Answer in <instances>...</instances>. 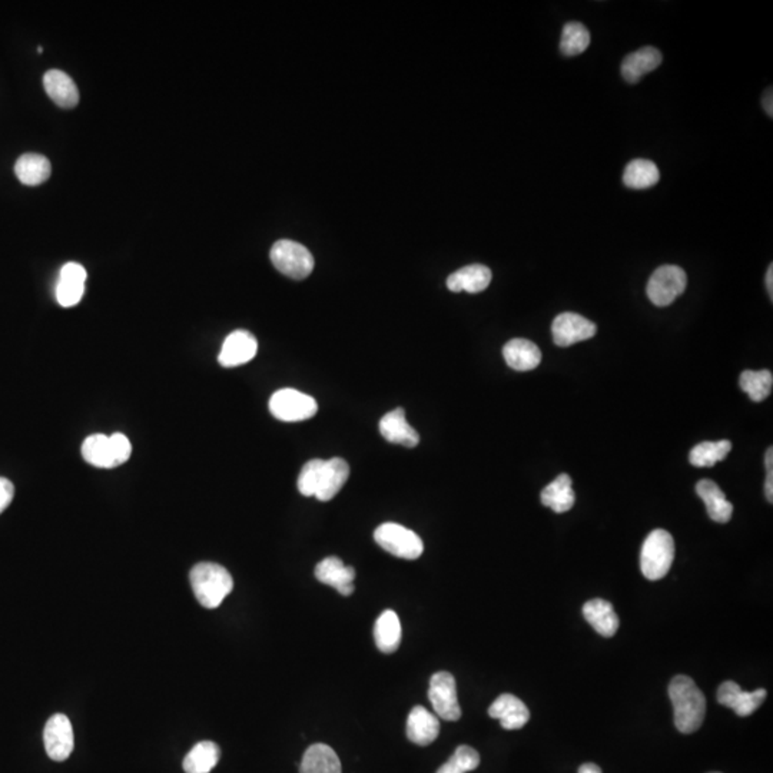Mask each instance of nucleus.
Listing matches in <instances>:
<instances>
[{"instance_id":"c756f323","label":"nucleus","mask_w":773,"mask_h":773,"mask_svg":"<svg viewBox=\"0 0 773 773\" xmlns=\"http://www.w3.org/2000/svg\"><path fill=\"white\" fill-rule=\"evenodd\" d=\"M221 751L214 742H200L184 759L185 773H210L218 763Z\"/></svg>"},{"instance_id":"39448f33","label":"nucleus","mask_w":773,"mask_h":773,"mask_svg":"<svg viewBox=\"0 0 773 773\" xmlns=\"http://www.w3.org/2000/svg\"><path fill=\"white\" fill-rule=\"evenodd\" d=\"M374 540L385 552L399 559L415 560L424 552V543L415 531L397 523H384L374 531Z\"/></svg>"},{"instance_id":"37998d69","label":"nucleus","mask_w":773,"mask_h":773,"mask_svg":"<svg viewBox=\"0 0 773 773\" xmlns=\"http://www.w3.org/2000/svg\"><path fill=\"white\" fill-rule=\"evenodd\" d=\"M766 472L773 473V448L769 447V450L766 451L765 457Z\"/></svg>"},{"instance_id":"dca6fc26","label":"nucleus","mask_w":773,"mask_h":773,"mask_svg":"<svg viewBox=\"0 0 773 773\" xmlns=\"http://www.w3.org/2000/svg\"><path fill=\"white\" fill-rule=\"evenodd\" d=\"M489 715L498 719L501 727L506 730L522 729L530 719V711L524 702L510 694L498 696L489 708Z\"/></svg>"},{"instance_id":"6e6552de","label":"nucleus","mask_w":773,"mask_h":773,"mask_svg":"<svg viewBox=\"0 0 773 773\" xmlns=\"http://www.w3.org/2000/svg\"><path fill=\"white\" fill-rule=\"evenodd\" d=\"M430 703L439 718L456 722L461 718L458 703L457 685L454 676L448 672H437L432 676L429 687Z\"/></svg>"},{"instance_id":"7c9ffc66","label":"nucleus","mask_w":773,"mask_h":773,"mask_svg":"<svg viewBox=\"0 0 773 773\" xmlns=\"http://www.w3.org/2000/svg\"><path fill=\"white\" fill-rule=\"evenodd\" d=\"M661 172L656 164L649 160H633L626 167L623 184L630 189H647L656 185Z\"/></svg>"},{"instance_id":"72a5a7b5","label":"nucleus","mask_w":773,"mask_h":773,"mask_svg":"<svg viewBox=\"0 0 773 773\" xmlns=\"http://www.w3.org/2000/svg\"><path fill=\"white\" fill-rule=\"evenodd\" d=\"M741 389L744 392H748L756 403H761L763 399H768L772 392L773 375L770 371H751L746 370L741 375Z\"/></svg>"},{"instance_id":"cd10ccee","label":"nucleus","mask_w":773,"mask_h":773,"mask_svg":"<svg viewBox=\"0 0 773 773\" xmlns=\"http://www.w3.org/2000/svg\"><path fill=\"white\" fill-rule=\"evenodd\" d=\"M375 645L382 654H394L401 643V623L392 610L380 614L374 626Z\"/></svg>"},{"instance_id":"4be33fe9","label":"nucleus","mask_w":773,"mask_h":773,"mask_svg":"<svg viewBox=\"0 0 773 773\" xmlns=\"http://www.w3.org/2000/svg\"><path fill=\"white\" fill-rule=\"evenodd\" d=\"M662 63V53L654 46L642 47L626 56L621 62V75L629 84H637L645 75L656 70Z\"/></svg>"},{"instance_id":"f704fd0d","label":"nucleus","mask_w":773,"mask_h":773,"mask_svg":"<svg viewBox=\"0 0 773 773\" xmlns=\"http://www.w3.org/2000/svg\"><path fill=\"white\" fill-rule=\"evenodd\" d=\"M480 765V755L476 749L467 744H461L454 752L448 762L444 763L437 773H467L477 769Z\"/></svg>"},{"instance_id":"b1692460","label":"nucleus","mask_w":773,"mask_h":773,"mask_svg":"<svg viewBox=\"0 0 773 773\" xmlns=\"http://www.w3.org/2000/svg\"><path fill=\"white\" fill-rule=\"evenodd\" d=\"M586 621L603 637H613L621 625L612 603L603 599L588 600L583 606Z\"/></svg>"},{"instance_id":"f8f14e48","label":"nucleus","mask_w":773,"mask_h":773,"mask_svg":"<svg viewBox=\"0 0 773 773\" xmlns=\"http://www.w3.org/2000/svg\"><path fill=\"white\" fill-rule=\"evenodd\" d=\"M768 692L756 689L744 692L737 683L728 680L718 689V702L727 708L734 709L737 716H749L765 702Z\"/></svg>"},{"instance_id":"2f4dec72","label":"nucleus","mask_w":773,"mask_h":773,"mask_svg":"<svg viewBox=\"0 0 773 773\" xmlns=\"http://www.w3.org/2000/svg\"><path fill=\"white\" fill-rule=\"evenodd\" d=\"M730 450H732V443L728 440L715 441V443L704 441L692 448L689 460L695 467H713L719 461L725 460Z\"/></svg>"},{"instance_id":"7ed1b4c3","label":"nucleus","mask_w":773,"mask_h":773,"mask_svg":"<svg viewBox=\"0 0 773 773\" xmlns=\"http://www.w3.org/2000/svg\"><path fill=\"white\" fill-rule=\"evenodd\" d=\"M675 559V541L670 533L662 529L652 531L643 543L640 569L647 580L663 579L670 571Z\"/></svg>"},{"instance_id":"c9c22d12","label":"nucleus","mask_w":773,"mask_h":773,"mask_svg":"<svg viewBox=\"0 0 773 773\" xmlns=\"http://www.w3.org/2000/svg\"><path fill=\"white\" fill-rule=\"evenodd\" d=\"M324 460L308 461L302 467L300 477H298V490L305 498H314L316 496L317 483H318V474H320L321 465Z\"/></svg>"},{"instance_id":"9d476101","label":"nucleus","mask_w":773,"mask_h":773,"mask_svg":"<svg viewBox=\"0 0 773 773\" xmlns=\"http://www.w3.org/2000/svg\"><path fill=\"white\" fill-rule=\"evenodd\" d=\"M597 327L585 317L563 313L555 317L552 325L553 341L559 347H571L595 337Z\"/></svg>"},{"instance_id":"423d86ee","label":"nucleus","mask_w":773,"mask_h":773,"mask_svg":"<svg viewBox=\"0 0 773 773\" xmlns=\"http://www.w3.org/2000/svg\"><path fill=\"white\" fill-rule=\"evenodd\" d=\"M269 411L281 422H304L317 415L318 404L308 394L294 389H283L274 392L269 399Z\"/></svg>"},{"instance_id":"e433bc0d","label":"nucleus","mask_w":773,"mask_h":773,"mask_svg":"<svg viewBox=\"0 0 773 773\" xmlns=\"http://www.w3.org/2000/svg\"><path fill=\"white\" fill-rule=\"evenodd\" d=\"M111 446H112L113 457L117 461V465H124L129 460L132 454V444L125 434L122 432H115L110 436Z\"/></svg>"},{"instance_id":"1a4fd4ad","label":"nucleus","mask_w":773,"mask_h":773,"mask_svg":"<svg viewBox=\"0 0 773 773\" xmlns=\"http://www.w3.org/2000/svg\"><path fill=\"white\" fill-rule=\"evenodd\" d=\"M45 749L52 761L63 762L73 751V729L68 716L56 713L46 722L44 732Z\"/></svg>"},{"instance_id":"412c9836","label":"nucleus","mask_w":773,"mask_h":773,"mask_svg":"<svg viewBox=\"0 0 773 773\" xmlns=\"http://www.w3.org/2000/svg\"><path fill=\"white\" fill-rule=\"evenodd\" d=\"M696 493L703 500L709 517L716 523H728L734 514V506L727 500L722 489L711 480H701Z\"/></svg>"},{"instance_id":"ddd939ff","label":"nucleus","mask_w":773,"mask_h":773,"mask_svg":"<svg viewBox=\"0 0 773 773\" xmlns=\"http://www.w3.org/2000/svg\"><path fill=\"white\" fill-rule=\"evenodd\" d=\"M87 273L78 262H68L61 269L58 285H56V300L59 304L70 308L79 304L85 294V283Z\"/></svg>"},{"instance_id":"20e7f679","label":"nucleus","mask_w":773,"mask_h":773,"mask_svg":"<svg viewBox=\"0 0 773 773\" xmlns=\"http://www.w3.org/2000/svg\"><path fill=\"white\" fill-rule=\"evenodd\" d=\"M269 257L274 267L292 280H304L313 273V254L308 248L295 241H276L271 248Z\"/></svg>"},{"instance_id":"a878e982","label":"nucleus","mask_w":773,"mask_h":773,"mask_svg":"<svg viewBox=\"0 0 773 773\" xmlns=\"http://www.w3.org/2000/svg\"><path fill=\"white\" fill-rule=\"evenodd\" d=\"M541 503L546 507L552 508L553 512L566 513L573 508L576 496H574L572 479L567 474H560L555 481L546 486L541 491Z\"/></svg>"},{"instance_id":"a211bd4d","label":"nucleus","mask_w":773,"mask_h":773,"mask_svg":"<svg viewBox=\"0 0 773 773\" xmlns=\"http://www.w3.org/2000/svg\"><path fill=\"white\" fill-rule=\"evenodd\" d=\"M439 734V718L423 706L413 708L407 719V737L418 746H427L436 741Z\"/></svg>"},{"instance_id":"4c0bfd02","label":"nucleus","mask_w":773,"mask_h":773,"mask_svg":"<svg viewBox=\"0 0 773 773\" xmlns=\"http://www.w3.org/2000/svg\"><path fill=\"white\" fill-rule=\"evenodd\" d=\"M15 496V487L11 480L0 477V514L9 507Z\"/></svg>"},{"instance_id":"bb28decb","label":"nucleus","mask_w":773,"mask_h":773,"mask_svg":"<svg viewBox=\"0 0 773 773\" xmlns=\"http://www.w3.org/2000/svg\"><path fill=\"white\" fill-rule=\"evenodd\" d=\"M16 177L28 186H37L51 177V162L39 153H25L15 165Z\"/></svg>"},{"instance_id":"5701e85b","label":"nucleus","mask_w":773,"mask_h":773,"mask_svg":"<svg viewBox=\"0 0 773 773\" xmlns=\"http://www.w3.org/2000/svg\"><path fill=\"white\" fill-rule=\"evenodd\" d=\"M508 367L515 371H531L541 363V351L534 342L524 338L510 340L503 349Z\"/></svg>"},{"instance_id":"473e14b6","label":"nucleus","mask_w":773,"mask_h":773,"mask_svg":"<svg viewBox=\"0 0 773 773\" xmlns=\"http://www.w3.org/2000/svg\"><path fill=\"white\" fill-rule=\"evenodd\" d=\"M590 45V32L585 25L579 22L567 23L563 28L562 40H560V51L563 55H580Z\"/></svg>"},{"instance_id":"f03ea898","label":"nucleus","mask_w":773,"mask_h":773,"mask_svg":"<svg viewBox=\"0 0 773 773\" xmlns=\"http://www.w3.org/2000/svg\"><path fill=\"white\" fill-rule=\"evenodd\" d=\"M189 580L196 600L201 606L207 609L219 607L234 588L233 576L226 567L219 566L217 563L196 564L189 574Z\"/></svg>"},{"instance_id":"6ab92c4d","label":"nucleus","mask_w":773,"mask_h":773,"mask_svg":"<svg viewBox=\"0 0 773 773\" xmlns=\"http://www.w3.org/2000/svg\"><path fill=\"white\" fill-rule=\"evenodd\" d=\"M44 86L49 98L61 108H75L79 102V91L72 78L62 70H52L45 73Z\"/></svg>"},{"instance_id":"393cba45","label":"nucleus","mask_w":773,"mask_h":773,"mask_svg":"<svg viewBox=\"0 0 773 773\" xmlns=\"http://www.w3.org/2000/svg\"><path fill=\"white\" fill-rule=\"evenodd\" d=\"M301 773H341V762L334 749L328 744H316L305 751Z\"/></svg>"},{"instance_id":"4468645a","label":"nucleus","mask_w":773,"mask_h":773,"mask_svg":"<svg viewBox=\"0 0 773 773\" xmlns=\"http://www.w3.org/2000/svg\"><path fill=\"white\" fill-rule=\"evenodd\" d=\"M316 578L323 585L334 588L340 595L349 596L354 593L356 571L354 567L345 566L342 560L335 555H331L317 564Z\"/></svg>"},{"instance_id":"f3484780","label":"nucleus","mask_w":773,"mask_h":773,"mask_svg":"<svg viewBox=\"0 0 773 773\" xmlns=\"http://www.w3.org/2000/svg\"><path fill=\"white\" fill-rule=\"evenodd\" d=\"M380 432L387 441L399 446L413 447L420 443V436L406 420L403 408L390 411L380 420Z\"/></svg>"},{"instance_id":"f257e3e1","label":"nucleus","mask_w":773,"mask_h":773,"mask_svg":"<svg viewBox=\"0 0 773 773\" xmlns=\"http://www.w3.org/2000/svg\"><path fill=\"white\" fill-rule=\"evenodd\" d=\"M669 697L675 711V727L682 734H694L704 720L706 697L689 676L678 675L669 685Z\"/></svg>"},{"instance_id":"0eeeda50","label":"nucleus","mask_w":773,"mask_h":773,"mask_svg":"<svg viewBox=\"0 0 773 773\" xmlns=\"http://www.w3.org/2000/svg\"><path fill=\"white\" fill-rule=\"evenodd\" d=\"M687 275L680 267L662 266L647 283V297L656 307H669L685 292Z\"/></svg>"},{"instance_id":"aec40b11","label":"nucleus","mask_w":773,"mask_h":773,"mask_svg":"<svg viewBox=\"0 0 773 773\" xmlns=\"http://www.w3.org/2000/svg\"><path fill=\"white\" fill-rule=\"evenodd\" d=\"M491 278L493 275L489 267L473 264L451 274L447 278V288L453 292L465 291L470 294H477L490 285Z\"/></svg>"},{"instance_id":"9b49d317","label":"nucleus","mask_w":773,"mask_h":773,"mask_svg":"<svg viewBox=\"0 0 773 773\" xmlns=\"http://www.w3.org/2000/svg\"><path fill=\"white\" fill-rule=\"evenodd\" d=\"M257 338L248 331L236 330L231 333L222 344L218 361L222 367H240L250 363L251 359L257 356Z\"/></svg>"},{"instance_id":"a19ab883","label":"nucleus","mask_w":773,"mask_h":773,"mask_svg":"<svg viewBox=\"0 0 773 773\" xmlns=\"http://www.w3.org/2000/svg\"><path fill=\"white\" fill-rule=\"evenodd\" d=\"M579 773H602V769L595 763H585L579 768Z\"/></svg>"},{"instance_id":"79ce46f5","label":"nucleus","mask_w":773,"mask_h":773,"mask_svg":"<svg viewBox=\"0 0 773 773\" xmlns=\"http://www.w3.org/2000/svg\"><path fill=\"white\" fill-rule=\"evenodd\" d=\"M766 288L769 291L770 300L773 298V266L770 264L768 274H766Z\"/></svg>"},{"instance_id":"2eb2a0df","label":"nucleus","mask_w":773,"mask_h":773,"mask_svg":"<svg viewBox=\"0 0 773 773\" xmlns=\"http://www.w3.org/2000/svg\"><path fill=\"white\" fill-rule=\"evenodd\" d=\"M349 477V465L340 457L324 460L318 474L316 496L320 501H330L340 493Z\"/></svg>"},{"instance_id":"ea45409f","label":"nucleus","mask_w":773,"mask_h":773,"mask_svg":"<svg viewBox=\"0 0 773 773\" xmlns=\"http://www.w3.org/2000/svg\"><path fill=\"white\" fill-rule=\"evenodd\" d=\"M763 106H765V111L769 117L773 115V106H772V89L766 92L765 98H763Z\"/></svg>"},{"instance_id":"58836bf2","label":"nucleus","mask_w":773,"mask_h":773,"mask_svg":"<svg viewBox=\"0 0 773 773\" xmlns=\"http://www.w3.org/2000/svg\"><path fill=\"white\" fill-rule=\"evenodd\" d=\"M765 493L766 498L769 503L773 501V473H768V477H766L765 483Z\"/></svg>"},{"instance_id":"c85d7f7f","label":"nucleus","mask_w":773,"mask_h":773,"mask_svg":"<svg viewBox=\"0 0 773 773\" xmlns=\"http://www.w3.org/2000/svg\"><path fill=\"white\" fill-rule=\"evenodd\" d=\"M82 457L86 463L98 469H113L118 467L113 457L110 436L105 434H92L82 444Z\"/></svg>"}]
</instances>
